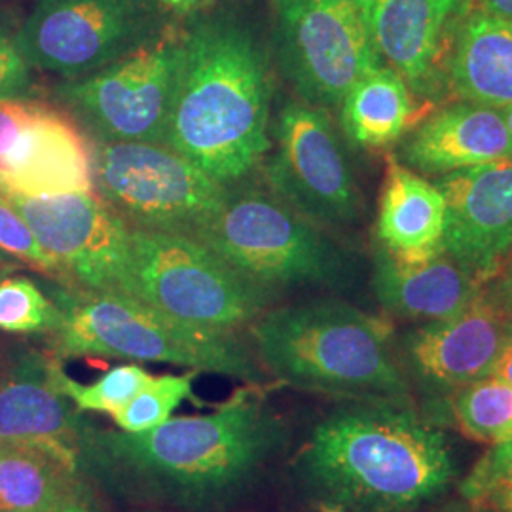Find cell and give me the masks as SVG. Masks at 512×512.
<instances>
[{"instance_id": "cell-1", "label": "cell", "mask_w": 512, "mask_h": 512, "mask_svg": "<svg viewBox=\"0 0 512 512\" xmlns=\"http://www.w3.org/2000/svg\"><path fill=\"white\" fill-rule=\"evenodd\" d=\"M287 425L253 389L203 416L141 431L90 425L78 442L82 476L139 505L217 512L236 505L287 446Z\"/></svg>"}, {"instance_id": "cell-2", "label": "cell", "mask_w": 512, "mask_h": 512, "mask_svg": "<svg viewBox=\"0 0 512 512\" xmlns=\"http://www.w3.org/2000/svg\"><path fill=\"white\" fill-rule=\"evenodd\" d=\"M179 50L165 147L234 188L255 173L272 147V42L251 10L226 2L188 14Z\"/></svg>"}, {"instance_id": "cell-3", "label": "cell", "mask_w": 512, "mask_h": 512, "mask_svg": "<svg viewBox=\"0 0 512 512\" xmlns=\"http://www.w3.org/2000/svg\"><path fill=\"white\" fill-rule=\"evenodd\" d=\"M294 473L323 509L408 512L446 494L458 465L412 404L344 401L313 427Z\"/></svg>"}, {"instance_id": "cell-4", "label": "cell", "mask_w": 512, "mask_h": 512, "mask_svg": "<svg viewBox=\"0 0 512 512\" xmlns=\"http://www.w3.org/2000/svg\"><path fill=\"white\" fill-rule=\"evenodd\" d=\"M249 330L258 363L283 384L342 401L414 406L393 327L380 315L321 298L270 308Z\"/></svg>"}, {"instance_id": "cell-5", "label": "cell", "mask_w": 512, "mask_h": 512, "mask_svg": "<svg viewBox=\"0 0 512 512\" xmlns=\"http://www.w3.org/2000/svg\"><path fill=\"white\" fill-rule=\"evenodd\" d=\"M54 300L61 310L54 332L59 359L109 357L183 366L249 385L266 380L255 349L236 330L192 325L124 293L67 285L55 291Z\"/></svg>"}, {"instance_id": "cell-6", "label": "cell", "mask_w": 512, "mask_h": 512, "mask_svg": "<svg viewBox=\"0 0 512 512\" xmlns=\"http://www.w3.org/2000/svg\"><path fill=\"white\" fill-rule=\"evenodd\" d=\"M190 238L277 294L302 287L348 291L357 281L348 249L270 190L230 188L219 211Z\"/></svg>"}, {"instance_id": "cell-7", "label": "cell", "mask_w": 512, "mask_h": 512, "mask_svg": "<svg viewBox=\"0 0 512 512\" xmlns=\"http://www.w3.org/2000/svg\"><path fill=\"white\" fill-rule=\"evenodd\" d=\"M129 296L207 329L251 327L279 294L239 274L200 239L129 228Z\"/></svg>"}, {"instance_id": "cell-8", "label": "cell", "mask_w": 512, "mask_h": 512, "mask_svg": "<svg viewBox=\"0 0 512 512\" xmlns=\"http://www.w3.org/2000/svg\"><path fill=\"white\" fill-rule=\"evenodd\" d=\"M171 31L160 0H38L14 38L31 69L74 80Z\"/></svg>"}, {"instance_id": "cell-9", "label": "cell", "mask_w": 512, "mask_h": 512, "mask_svg": "<svg viewBox=\"0 0 512 512\" xmlns=\"http://www.w3.org/2000/svg\"><path fill=\"white\" fill-rule=\"evenodd\" d=\"M95 194L129 228L194 236L230 188L173 148L154 143H93Z\"/></svg>"}, {"instance_id": "cell-10", "label": "cell", "mask_w": 512, "mask_h": 512, "mask_svg": "<svg viewBox=\"0 0 512 512\" xmlns=\"http://www.w3.org/2000/svg\"><path fill=\"white\" fill-rule=\"evenodd\" d=\"M270 133L262 162L268 190L325 230L359 224L361 190L329 110L289 99L275 110Z\"/></svg>"}, {"instance_id": "cell-11", "label": "cell", "mask_w": 512, "mask_h": 512, "mask_svg": "<svg viewBox=\"0 0 512 512\" xmlns=\"http://www.w3.org/2000/svg\"><path fill=\"white\" fill-rule=\"evenodd\" d=\"M272 6L275 71L296 99L336 110L357 80L384 67L359 0H272Z\"/></svg>"}, {"instance_id": "cell-12", "label": "cell", "mask_w": 512, "mask_h": 512, "mask_svg": "<svg viewBox=\"0 0 512 512\" xmlns=\"http://www.w3.org/2000/svg\"><path fill=\"white\" fill-rule=\"evenodd\" d=\"M179 61V31H171L105 69L61 80L55 101L93 143L165 145Z\"/></svg>"}, {"instance_id": "cell-13", "label": "cell", "mask_w": 512, "mask_h": 512, "mask_svg": "<svg viewBox=\"0 0 512 512\" xmlns=\"http://www.w3.org/2000/svg\"><path fill=\"white\" fill-rule=\"evenodd\" d=\"M4 196L63 264L74 287L128 293L129 226L95 192Z\"/></svg>"}, {"instance_id": "cell-14", "label": "cell", "mask_w": 512, "mask_h": 512, "mask_svg": "<svg viewBox=\"0 0 512 512\" xmlns=\"http://www.w3.org/2000/svg\"><path fill=\"white\" fill-rule=\"evenodd\" d=\"M512 321L482 289L458 313L404 332L399 361L410 387L437 410L465 385L490 376Z\"/></svg>"}, {"instance_id": "cell-15", "label": "cell", "mask_w": 512, "mask_h": 512, "mask_svg": "<svg viewBox=\"0 0 512 512\" xmlns=\"http://www.w3.org/2000/svg\"><path fill=\"white\" fill-rule=\"evenodd\" d=\"M0 177L6 194L93 192L92 145L65 110L0 101Z\"/></svg>"}, {"instance_id": "cell-16", "label": "cell", "mask_w": 512, "mask_h": 512, "mask_svg": "<svg viewBox=\"0 0 512 512\" xmlns=\"http://www.w3.org/2000/svg\"><path fill=\"white\" fill-rule=\"evenodd\" d=\"M359 6L385 67L401 74L421 105L435 110L446 103L452 40L475 0H359Z\"/></svg>"}, {"instance_id": "cell-17", "label": "cell", "mask_w": 512, "mask_h": 512, "mask_svg": "<svg viewBox=\"0 0 512 512\" xmlns=\"http://www.w3.org/2000/svg\"><path fill=\"white\" fill-rule=\"evenodd\" d=\"M444 196V253L480 285L512 253V160L475 165L435 179Z\"/></svg>"}, {"instance_id": "cell-18", "label": "cell", "mask_w": 512, "mask_h": 512, "mask_svg": "<svg viewBox=\"0 0 512 512\" xmlns=\"http://www.w3.org/2000/svg\"><path fill=\"white\" fill-rule=\"evenodd\" d=\"M395 158L427 179L512 160L501 110L452 99L431 110L397 143Z\"/></svg>"}, {"instance_id": "cell-19", "label": "cell", "mask_w": 512, "mask_h": 512, "mask_svg": "<svg viewBox=\"0 0 512 512\" xmlns=\"http://www.w3.org/2000/svg\"><path fill=\"white\" fill-rule=\"evenodd\" d=\"M57 365V359L27 351L0 376V440L61 444L78 454L92 423L61 391Z\"/></svg>"}, {"instance_id": "cell-20", "label": "cell", "mask_w": 512, "mask_h": 512, "mask_svg": "<svg viewBox=\"0 0 512 512\" xmlns=\"http://www.w3.org/2000/svg\"><path fill=\"white\" fill-rule=\"evenodd\" d=\"M444 196L427 177L395 156L385 162L376 245L401 266H420L444 253Z\"/></svg>"}, {"instance_id": "cell-21", "label": "cell", "mask_w": 512, "mask_h": 512, "mask_svg": "<svg viewBox=\"0 0 512 512\" xmlns=\"http://www.w3.org/2000/svg\"><path fill=\"white\" fill-rule=\"evenodd\" d=\"M372 289L387 315L410 323H431L465 308L484 285L446 253L420 266H401L374 243Z\"/></svg>"}, {"instance_id": "cell-22", "label": "cell", "mask_w": 512, "mask_h": 512, "mask_svg": "<svg viewBox=\"0 0 512 512\" xmlns=\"http://www.w3.org/2000/svg\"><path fill=\"white\" fill-rule=\"evenodd\" d=\"M450 97L503 109L512 105V25L473 6L459 19L448 57Z\"/></svg>"}, {"instance_id": "cell-23", "label": "cell", "mask_w": 512, "mask_h": 512, "mask_svg": "<svg viewBox=\"0 0 512 512\" xmlns=\"http://www.w3.org/2000/svg\"><path fill=\"white\" fill-rule=\"evenodd\" d=\"M84 482L71 448L0 440V512H55Z\"/></svg>"}, {"instance_id": "cell-24", "label": "cell", "mask_w": 512, "mask_h": 512, "mask_svg": "<svg viewBox=\"0 0 512 512\" xmlns=\"http://www.w3.org/2000/svg\"><path fill=\"white\" fill-rule=\"evenodd\" d=\"M336 110L349 143L368 150L397 145L431 112L416 99L401 74L385 65L357 80Z\"/></svg>"}, {"instance_id": "cell-25", "label": "cell", "mask_w": 512, "mask_h": 512, "mask_svg": "<svg viewBox=\"0 0 512 512\" xmlns=\"http://www.w3.org/2000/svg\"><path fill=\"white\" fill-rule=\"evenodd\" d=\"M446 416L469 439L499 444L512 439V384L486 376L446 401Z\"/></svg>"}, {"instance_id": "cell-26", "label": "cell", "mask_w": 512, "mask_h": 512, "mask_svg": "<svg viewBox=\"0 0 512 512\" xmlns=\"http://www.w3.org/2000/svg\"><path fill=\"white\" fill-rule=\"evenodd\" d=\"M55 374L61 391L71 399L78 412H99L109 416L128 404L154 378L143 366L135 363L114 366L93 384L76 382L63 370L61 363L57 365Z\"/></svg>"}, {"instance_id": "cell-27", "label": "cell", "mask_w": 512, "mask_h": 512, "mask_svg": "<svg viewBox=\"0 0 512 512\" xmlns=\"http://www.w3.org/2000/svg\"><path fill=\"white\" fill-rule=\"evenodd\" d=\"M61 310L37 283L23 275H0V330L10 334H54Z\"/></svg>"}, {"instance_id": "cell-28", "label": "cell", "mask_w": 512, "mask_h": 512, "mask_svg": "<svg viewBox=\"0 0 512 512\" xmlns=\"http://www.w3.org/2000/svg\"><path fill=\"white\" fill-rule=\"evenodd\" d=\"M196 374L198 372L190 370L183 376H154L128 404L116 410L110 418L118 425V429L128 433H141L162 425L186 399L194 397L192 385Z\"/></svg>"}, {"instance_id": "cell-29", "label": "cell", "mask_w": 512, "mask_h": 512, "mask_svg": "<svg viewBox=\"0 0 512 512\" xmlns=\"http://www.w3.org/2000/svg\"><path fill=\"white\" fill-rule=\"evenodd\" d=\"M0 251L18 262H25L42 274L59 279L61 283L73 285L63 264L50 255L38 241L33 228L19 215L14 205L0 194Z\"/></svg>"}, {"instance_id": "cell-30", "label": "cell", "mask_w": 512, "mask_h": 512, "mask_svg": "<svg viewBox=\"0 0 512 512\" xmlns=\"http://www.w3.org/2000/svg\"><path fill=\"white\" fill-rule=\"evenodd\" d=\"M33 74L31 65L19 52L16 38L0 23V101L31 99Z\"/></svg>"}, {"instance_id": "cell-31", "label": "cell", "mask_w": 512, "mask_h": 512, "mask_svg": "<svg viewBox=\"0 0 512 512\" xmlns=\"http://www.w3.org/2000/svg\"><path fill=\"white\" fill-rule=\"evenodd\" d=\"M484 289L499 306V310L512 321V253L501 272L488 285H484Z\"/></svg>"}, {"instance_id": "cell-32", "label": "cell", "mask_w": 512, "mask_h": 512, "mask_svg": "<svg viewBox=\"0 0 512 512\" xmlns=\"http://www.w3.org/2000/svg\"><path fill=\"white\" fill-rule=\"evenodd\" d=\"M478 503L492 505L499 512H512V471L501 476Z\"/></svg>"}, {"instance_id": "cell-33", "label": "cell", "mask_w": 512, "mask_h": 512, "mask_svg": "<svg viewBox=\"0 0 512 512\" xmlns=\"http://www.w3.org/2000/svg\"><path fill=\"white\" fill-rule=\"evenodd\" d=\"M55 512H103V509L93 494L90 484L84 482V486L61 509H57Z\"/></svg>"}, {"instance_id": "cell-34", "label": "cell", "mask_w": 512, "mask_h": 512, "mask_svg": "<svg viewBox=\"0 0 512 512\" xmlns=\"http://www.w3.org/2000/svg\"><path fill=\"white\" fill-rule=\"evenodd\" d=\"M490 376H495L503 382H509L512 384V330L505 342V346L501 349L497 361H495L494 368L490 372Z\"/></svg>"}, {"instance_id": "cell-35", "label": "cell", "mask_w": 512, "mask_h": 512, "mask_svg": "<svg viewBox=\"0 0 512 512\" xmlns=\"http://www.w3.org/2000/svg\"><path fill=\"white\" fill-rule=\"evenodd\" d=\"M475 6L512 25V0H475Z\"/></svg>"}, {"instance_id": "cell-36", "label": "cell", "mask_w": 512, "mask_h": 512, "mask_svg": "<svg viewBox=\"0 0 512 512\" xmlns=\"http://www.w3.org/2000/svg\"><path fill=\"white\" fill-rule=\"evenodd\" d=\"M160 2L164 4L167 10H171V12L188 16V14H192V12L203 8L209 0H160Z\"/></svg>"}, {"instance_id": "cell-37", "label": "cell", "mask_w": 512, "mask_h": 512, "mask_svg": "<svg viewBox=\"0 0 512 512\" xmlns=\"http://www.w3.org/2000/svg\"><path fill=\"white\" fill-rule=\"evenodd\" d=\"M431 512H471V503H467L465 499H456V501H448V503L440 505Z\"/></svg>"}, {"instance_id": "cell-38", "label": "cell", "mask_w": 512, "mask_h": 512, "mask_svg": "<svg viewBox=\"0 0 512 512\" xmlns=\"http://www.w3.org/2000/svg\"><path fill=\"white\" fill-rule=\"evenodd\" d=\"M16 264H18V260H14L12 256H8L4 251H0V275L6 274L8 270H14Z\"/></svg>"}, {"instance_id": "cell-39", "label": "cell", "mask_w": 512, "mask_h": 512, "mask_svg": "<svg viewBox=\"0 0 512 512\" xmlns=\"http://www.w3.org/2000/svg\"><path fill=\"white\" fill-rule=\"evenodd\" d=\"M501 110V114H503V120H505V124H507V129H509V133H511L512 137V105L509 107H503Z\"/></svg>"}, {"instance_id": "cell-40", "label": "cell", "mask_w": 512, "mask_h": 512, "mask_svg": "<svg viewBox=\"0 0 512 512\" xmlns=\"http://www.w3.org/2000/svg\"><path fill=\"white\" fill-rule=\"evenodd\" d=\"M471 512H499L492 505L486 503H471Z\"/></svg>"}, {"instance_id": "cell-41", "label": "cell", "mask_w": 512, "mask_h": 512, "mask_svg": "<svg viewBox=\"0 0 512 512\" xmlns=\"http://www.w3.org/2000/svg\"><path fill=\"white\" fill-rule=\"evenodd\" d=\"M8 192V186H6V183L2 181V177H0V194H6Z\"/></svg>"}, {"instance_id": "cell-42", "label": "cell", "mask_w": 512, "mask_h": 512, "mask_svg": "<svg viewBox=\"0 0 512 512\" xmlns=\"http://www.w3.org/2000/svg\"><path fill=\"white\" fill-rule=\"evenodd\" d=\"M327 512H342V511H338V509H327Z\"/></svg>"}]
</instances>
